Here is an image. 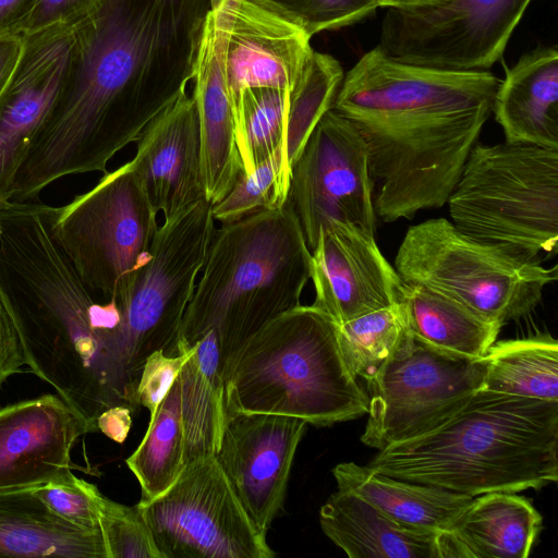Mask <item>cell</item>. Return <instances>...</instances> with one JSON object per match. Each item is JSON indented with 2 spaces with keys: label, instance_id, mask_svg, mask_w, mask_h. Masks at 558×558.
Masks as SVG:
<instances>
[{
  "label": "cell",
  "instance_id": "cell-18",
  "mask_svg": "<svg viewBox=\"0 0 558 558\" xmlns=\"http://www.w3.org/2000/svg\"><path fill=\"white\" fill-rule=\"evenodd\" d=\"M225 59L221 11L209 8L194 44L189 77L199 122L205 199L211 205L220 202L244 173Z\"/></svg>",
  "mask_w": 558,
  "mask_h": 558
},
{
  "label": "cell",
  "instance_id": "cell-12",
  "mask_svg": "<svg viewBox=\"0 0 558 558\" xmlns=\"http://www.w3.org/2000/svg\"><path fill=\"white\" fill-rule=\"evenodd\" d=\"M532 0H448L387 9L379 47L409 63L449 70H486L502 56Z\"/></svg>",
  "mask_w": 558,
  "mask_h": 558
},
{
  "label": "cell",
  "instance_id": "cell-39",
  "mask_svg": "<svg viewBox=\"0 0 558 558\" xmlns=\"http://www.w3.org/2000/svg\"><path fill=\"white\" fill-rule=\"evenodd\" d=\"M23 48V35H0V94L4 90L16 70Z\"/></svg>",
  "mask_w": 558,
  "mask_h": 558
},
{
  "label": "cell",
  "instance_id": "cell-20",
  "mask_svg": "<svg viewBox=\"0 0 558 558\" xmlns=\"http://www.w3.org/2000/svg\"><path fill=\"white\" fill-rule=\"evenodd\" d=\"M87 433L59 396L0 408V490L37 487L71 469L72 448Z\"/></svg>",
  "mask_w": 558,
  "mask_h": 558
},
{
  "label": "cell",
  "instance_id": "cell-23",
  "mask_svg": "<svg viewBox=\"0 0 558 558\" xmlns=\"http://www.w3.org/2000/svg\"><path fill=\"white\" fill-rule=\"evenodd\" d=\"M319 523L350 558H439L437 533L402 525L348 490L330 495Z\"/></svg>",
  "mask_w": 558,
  "mask_h": 558
},
{
  "label": "cell",
  "instance_id": "cell-15",
  "mask_svg": "<svg viewBox=\"0 0 558 558\" xmlns=\"http://www.w3.org/2000/svg\"><path fill=\"white\" fill-rule=\"evenodd\" d=\"M303 420L266 413L225 417L215 457L255 529L266 536L284 502Z\"/></svg>",
  "mask_w": 558,
  "mask_h": 558
},
{
  "label": "cell",
  "instance_id": "cell-33",
  "mask_svg": "<svg viewBox=\"0 0 558 558\" xmlns=\"http://www.w3.org/2000/svg\"><path fill=\"white\" fill-rule=\"evenodd\" d=\"M99 527L107 558H161L137 505L125 506L104 496Z\"/></svg>",
  "mask_w": 558,
  "mask_h": 558
},
{
  "label": "cell",
  "instance_id": "cell-41",
  "mask_svg": "<svg viewBox=\"0 0 558 558\" xmlns=\"http://www.w3.org/2000/svg\"><path fill=\"white\" fill-rule=\"evenodd\" d=\"M448 0H380L379 7L384 9H414L437 5Z\"/></svg>",
  "mask_w": 558,
  "mask_h": 558
},
{
  "label": "cell",
  "instance_id": "cell-34",
  "mask_svg": "<svg viewBox=\"0 0 558 558\" xmlns=\"http://www.w3.org/2000/svg\"><path fill=\"white\" fill-rule=\"evenodd\" d=\"M35 493L48 510L63 521L85 530H100L104 495L96 485L74 475L71 469L35 487Z\"/></svg>",
  "mask_w": 558,
  "mask_h": 558
},
{
  "label": "cell",
  "instance_id": "cell-36",
  "mask_svg": "<svg viewBox=\"0 0 558 558\" xmlns=\"http://www.w3.org/2000/svg\"><path fill=\"white\" fill-rule=\"evenodd\" d=\"M106 0H36L15 34L25 35L56 24H74Z\"/></svg>",
  "mask_w": 558,
  "mask_h": 558
},
{
  "label": "cell",
  "instance_id": "cell-6",
  "mask_svg": "<svg viewBox=\"0 0 558 558\" xmlns=\"http://www.w3.org/2000/svg\"><path fill=\"white\" fill-rule=\"evenodd\" d=\"M213 205L205 198L166 217L145 263L116 299L118 323L107 338V363L117 405L133 413L146 359L161 350L179 354V338L215 233Z\"/></svg>",
  "mask_w": 558,
  "mask_h": 558
},
{
  "label": "cell",
  "instance_id": "cell-28",
  "mask_svg": "<svg viewBox=\"0 0 558 558\" xmlns=\"http://www.w3.org/2000/svg\"><path fill=\"white\" fill-rule=\"evenodd\" d=\"M482 390L558 401V342L549 333L494 342Z\"/></svg>",
  "mask_w": 558,
  "mask_h": 558
},
{
  "label": "cell",
  "instance_id": "cell-7",
  "mask_svg": "<svg viewBox=\"0 0 558 558\" xmlns=\"http://www.w3.org/2000/svg\"><path fill=\"white\" fill-rule=\"evenodd\" d=\"M464 233L524 256L556 254L558 149L475 144L447 201Z\"/></svg>",
  "mask_w": 558,
  "mask_h": 558
},
{
  "label": "cell",
  "instance_id": "cell-8",
  "mask_svg": "<svg viewBox=\"0 0 558 558\" xmlns=\"http://www.w3.org/2000/svg\"><path fill=\"white\" fill-rule=\"evenodd\" d=\"M393 267L403 282L427 287L501 327L530 314L558 278L557 266L475 239L446 218L411 226Z\"/></svg>",
  "mask_w": 558,
  "mask_h": 558
},
{
  "label": "cell",
  "instance_id": "cell-35",
  "mask_svg": "<svg viewBox=\"0 0 558 558\" xmlns=\"http://www.w3.org/2000/svg\"><path fill=\"white\" fill-rule=\"evenodd\" d=\"M179 354L170 356L163 351L153 352L145 361L137 386V400L140 407L149 412L153 418L175 381L185 362L193 353V345L178 343Z\"/></svg>",
  "mask_w": 558,
  "mask_h": 558
},
{
  "label": "cell",
  "instance_id": "cell-17",
  "mask_svg": "<svg viewBox=\"0 0 558 558\" xmlns=\"http://www.w3.org/2000/svg\"><path fill=\"white\" fill-rule=\"evenodd\" d=\"M313 305L337 325L402 302L403 281L381 254L374 233L330 222L312 251Z\"/></svg>",
  "mask_w": 558,
  "mask_h": 558
},
{
  "label": "cell",
  "instance_id": "cell-32",
  "mask_svg": "<svg viewBox=\"0 0 558 558\" xmlns=\"http://www.w3.org/2000/svg\"><path fill=\"white\" fill-rule=\"evenodd\" d=\"M282 147L258 165L250 174H242L231 191L213 205V216L221 223L232 222L264 209L286 204L290 181L284 174Z\"/></svg>",
  "mask_w": 558,
  "mask_h": 558
},
{
  "label": "cell",
  "instance_id": "cell-9",
  "mask_svg": "<svg viewBox=\"0 0 558 558\" xmlns=\"http://www.w3.org/2000/svg\"><path fill=\"white\" fill-rule=\"evenodd\" d=\"M157 214L129 161L57 207L52 229L84 284L108 301L147 259L159 227Z\"/></svg>",
  "mask_w": 558,
  "mask_h": 558
},
{
  "label": "cell",
  "instance_id": "cell-40",
  "mask_svg": "<svg viewBox=\"0 0 558 558\" xmlns=\"http://www.w3.org/2000/svg\"><path fill=\"white\" fill-rule=\"evenodd\" d=\"M36 0H0V35L15 34Z\"/></svg>",
  "mask_w": 558,
  "mask_h": 558
},
{
  "label": "cell",
  "instance_id": "cell-2",
  "mask_svg": "<svg viewBox=\"0 0 558 558\" xmlns=\"http://www.w3.org/2000/svg\"><path fill=\"white\" fill-rule=\"evenodd\" d=\"M499 83L487 70L397 60L378 45L343 75L332 108L364 142L377 218L412 219L447 204Z\"/></svg>",
  "mask_w": 558,
  "mask_h": 558
},
{
  "label": "cell",
  "instance_id": "cell-42",
  "mask_svg": "<svg viewBox=\"0 0 558 558\" xmlns=\"http://www.w3.org/2000/svg\"><path fill=\"white\" fill-rule=\"evenodd\" d=\"M222 0H208L209 8H216Z\"/></svg>",
  "mask_w": 558,
  "mask_h": 558
},
{
  "label": "cell",
  "instance_id": "cell-19",
  "mask_svg": "<svg viewBox=\"0 0 558 558\" xmlns=\"http://www.w3.org/2000/svg\"><path fill=\"white\" fill-rule=\"evenodd\" d=\"M189 84L147 125L130 160L163 218L205 198L199 122Z\"/></svg>",
  "mask_w": 558,
  "mask_h": 558
},
{
  "label": "cell",
  "instance_id": "cell-22",
  "mask_svg": "<svg viewBox=\"0 0 558 558\" xmlns=\"http://www.w3.org/2000/svg\"><path fill=\"white\" fill-rule=\"evenodd\" d=\"M492 113L506 142L558 149V49L538 47L511 66Z\"/></svg>",
  "mask_w": 558,
  "mask_h": 558
},
{
  "label": "cell",
  "instance_id": "cell-13",
  "mask_svg": "<svg viewBox=\"0 0 558 558\" xmlns=\"http://www.w3.org/2000/svg\"><path fill=\"white\" fill-rule=\"evenodd\" d=\"M311 252L330 222L355 225L375 234L373 182L364 142L342 114L329 109L318 121L290 178L287 202Z\"/></svg>",
  "mask_w": 558,
  "mask_h": 558
},
{
  "label": "cell",
  "instance_id": "cell-26",
  "mask_svg": "<svg viewBox=\"0 0 558 558\" xmlns=\"http://www.w3.org/2000/svg\"><path fill=\"white\" fill-rule=\"evenodd\" d=\"M402 303L411 333L454 355L481 357L501 329L498 323L422 284L403 282Z\"/></svg>",
  "mask_w": 558,
  "mask_h": 558
},
{
  "label": "cell",
  "instance_id": "cell-10",
  "mask_svg": "<svg viewBox=\"0 0 558 558\" xmlns=\"http://www.w3.org/2000/svg\"><path fill=\"white\" fill-rule=\"evenodd\" d=\"M485 365L439 351L410 329L367 381L368 420L361 441L378 451L421 435L482 390Z\"/></svg>",
  "mask_w": 558,
  "mask_h": 558
},
{
  "label": "cell",
  "instance_id": "cell-44",
  "mask_svg": "<svg viewBox=\"0 0 558 558\" xmlns=\"http://www.w3.org/2000/svg\"><path fill=\"white\" fill-rule=\"evenodd\" d=\"M375 1L377 2L378 7H379L380 0H375ZM379 8H380V7H379Z\"/></svg>",
  "mask_w": 558,
  "mask_h": 558
},
{
  "label": "cell",
  "instance_id": "cell-27",
  "mask_svg": "<svg viewBox=\"0 0 558 558\" xmlns=\"http://www.w3.org/2000/svg\"><path fill=\"white\" fill-rule=\"evenodd\" d=\"M178 378L186 464L196 458L216 453L225 423L221 361L214 330L193 344V353Z\"/></svg>",
  "mask_w": 558,
  "mask_h": 558
},
{
  "label": "cell",
  "instance_id": "cell-43",
  "mask_svg": "<svg viewBox=\"0 0 558 558\" xmlns=\"http://www.w3.org/2000/svg\"><path fill=\"white\" fill-rule=\"evenodd\" d=\"M2 232H3V227H2V222H1V218H0V240H1V236H2Z\"/></svg>",
  "mask_w": 558,
  "mask_h": 558
},
{
  "label": "cell",
  "instance_id": "cell-29",
  "mask_svg": "<svg viewBox=\"0 0 558 558\" xmlns=\"http://www.w3.org/2000/svg\"><path fill=\"white\" fill-rule=\"evenodd\" d=\"M141 486L138 504L158 497L177 480L184 463L181 388L177 377L136 450L125 460Z\"/></svg>",
  "mask_w": 558,
  "mask_h": 558
},
{
  "label": "cell",
  "instance_id": "cell-11",
  "mask_svg": "<svg viewBox=\"0 0 558 558\" xmlns=\"http://www.w3.org/2000/svg\"><path fill=\"white\" fill-rule=\"evenodd\" d=\"M161 558H272L215 454L186 463L155 499L137 504Z\"/></svg>",
  "mask_w": 558,
  "mask_h": 558
},
{
  "label": "cell",
  "instance_id": "cell-16",
  "mask_svg": "<svg viewBox=\"0 0 558 558\" xmlns=\"http://www.w3.org/2000/svg\"><path fill=\"white\" fill-rule=\"evenodd\" d=\"M16 70L0 94V204L12 199L17 171L65 81L73 24L25 34Z\"/></svg>",
  "mask_w": 558,
  "mask_h": 558
},
{
  "label": "cell",
  "instance_id": "cell-25",
  "mask_svg": "<svg viewBox=\"0 0 558 558\" xmlns=\"http://www.w3.org/2000/svg\"><path fill=\"white\" fill-rule=\"evenodd\" d=\"M340 490L351 492L402 525L438 533L446 530L473 497L409 482L367 465L343 462L332 469Z\"/></svg>",
  "mask_w": 558,
  "mask_h": 558
},
{
  "label": "cell",
  "instance_id": "cell-5",
  "mask_svg": "<svg viewBox=\"0 0 558 558\" xmlns=\"http://www.w3.org/2000/svg\"><path fill=\"white\" fill-rule=\"evenodd\" d=\"M225 417L286 415L324 427L363 416L368 396L349 369L338 325L312 305L289 310L222 364Z\"/></svg>",
  "mask_w": 558,
  "mask_h": 558
},
{
  "label": "cell",
  "instance_id": "cell-30",
  "mask_svg": "<svg viewBox=\"0 0 558 558\" xmlns=\"http://www.w3.org/2000/svg\"><path fill=\"white\" fill-rule=\"evenodd\" d=\"M291 108V87H255L243 92L236 129L243 174L253 172L282 147Z\"/></svg>",
  "mask_w": 558,
  "mask_h": 558
},
{
  "label": "cell",
  "instance_id": "cell-4",
  "mask_svg": "<svg viewBox=\"0 0 558 558\" xmlns=\"http://www.w3.org/2000/svg\"><path fill=\"white\" fill-rule=\"evenodd\" d=\"M312 252L284 204L216 228L186 307L179 341L191 347L209 330L221 366L251 336L301 304Z\"/></svg>",
  "mask_w": 558,
  "mask_h": 558
},
{
  "label": "cell",
  "instance_id": "cell-1",
  "mask_svg": "<svg viewBox=\"0 0 558 558\" xmlns=\"http://www.w3.org/2000/svg\"><path fill=\"white\" fill-rule=\"evenodd\" d=\"M203 0H106L73 24L63 86L17 171L12 201L71 174L107 172L190 82Z\"/></svg>",
  "mask_w": 558,
  "mask_h": 558
},
{
  "label": "cell",
  "instance_id": "cell-37",
  "mask_svg": "<svg viewBox=\"0 0 558 558\" xmlns=\"http://www.w3.org/2000/svg\"><path fill=\"white\" fill-rule=\"evenodd\" d=\"M24 365L27 361L15 316L0 286V385Z\"/></svg>",
  "mask_w": 558,
  "mask_h": 558
},
{
  "label": "cell",
  "instance_id": "cell-24",
  "mask_svg": "<svg viewBox=\"0 0 558 558\" xmlns=\"http://www.w3.org/2000/svg\"><path fill=\"white\" fill-rule=\"evenodd\" d=\"M0 557L107 558V553L100 530L63 521L29 487L0 490Z\"/></svg>",
  "mask_w": 558,
  "mask_h": 558
},
{
  "label": "cell",
  "instance_id": "cell-21",
  "mask_svg": "<svg viewBox=\"0 0 558 558\" xmlns=\"http://www.w3.org/2000/svg\"><path fill=\"white\" fill-rule=\"evenodd\" d=\"M542 515L517 493L476 498L437 533L439 558H526L542 530Z\"/></svg>",
  "mask_w": 558,
  "mask_h": 558
},
{
  "label": "cell",
  "instance_id": "cell-14",
  "mask_svg": "<svg viewBox=\"0 0 558 558\" xmlns=\"http://www.w3.org/2000/svg\"><path fill=\"white\" fill-rule=\"evenodd\" d=\"M217 7L226 28V76L238 129L243 92L293 86L314 54L313 35L293 9L277 0H222Z\"/></svg>",
  "mask_w": 558,
  "mask_h": 558
},
{
  "label": "cell",
  "instance_id": "cell-3",
  "mask_svg": "<svg viewBox=\"0 0 558 558\" xmlns=\"http://www.w3.org/2000/svg\"><path fill=\"white\" fill-rule=\"evenodd\" d=\"M558 401L478 390L432 429L389 445L372 470L476 497L558 480Z\"/></svg>",
  "mask_w": 558,
  "mask_h": 558
},
{
  "label": "cell",
  "instance_id": "cell-31",
  "mask_svg": "<svg viewBox=\"0 0 558 558\" xmlns=\"http://www.w3.org/2000/svg\"><path fill=\"white\" fill-rule=\"evenodd\" d=\"M408 331L402 302L338 325L340 349L351 373L371 380Z\"/></svg>",
  "mask_w": 558,
  "mask_h": 558
},
{
  "label": "cell",
  "instance_id": "cell-38",
  "mask_svg": "<svg viewBox=\"0 0 558 558\" xmlns=\"http://www.w3.org/2000/svg\"><path fill=\"white\" fill-rule=\"evenodd\" d=\"M132 413L124 405L110 407L98 415L97 428L111 440L122 444L131 429Z\"/></svg>",
  "mask_w": 558,
  "mask_h": 558
}]
</instances>
